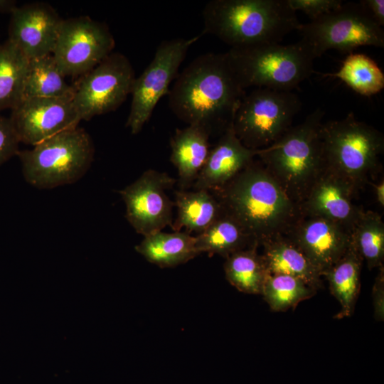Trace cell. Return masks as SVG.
Instances as JSON below:
<instances>
[{"instance_id":"obj_23","label":"cell","mask_w":384,"mask_h":384,"mask_svg":"<svg viewBox=\"0 0 384 384\" xmlns=\"http://www.w3.org/2000/svg\"><path fill=\"white\" fill-rule=\"evenodd\" d=\"M363 262L351 243L341 257L324 274L331 294L340 304L341 309L334 316L336 319L349 317L354 312L361 289Z\"/></svg>"},{"instance_id":"obj_6","label":"cell","mask_w":384,"mask_h":384,"mask_svg":"<svg viewBox=\"0 0 384 384\" xmlns=\"http://www.w3.org/2000/svg\"><path fill=\"white\" fill-rule=\"evenodd\" d=\"M230 65L242 89L292 91L314 73L315 57L299 40L292 44L260 43L230 48Z\"/></svg>"},{"instance_id":"obj_16","label":"cell","mask_w":384,"mask_h":384,"mask_svg":"<svg viewBox=\"0 0 384 384\" xmlns=\"http://www.w3.org/2000/svg\"><path fill=\"white\" fill-rule=\"evenodd\" d=\"M358 193L343 178L324 167L300 205L302 215L328 219L351 232L363 210L354 203Z\"/></svg>"},{"instance_id":"obj_2","label":"cell","mask_w":384,"mask_h":384,"mask_svg":"<svg viewBox=\"0 0 384 384\" xmlns=\"http://www.w3.org/2000/svg\"><path fill=\"white\" fill-rule=\"evenodd\" d=\"M225 213L233 217L259 245L286 235L303 217L260 160L255 159L220 188L210 191Z\"/></svg>"},{"instance_id":"obj_25","label":"cell","mask_w":384,"mask_h":384,"mask_svg":"<svg viewBox=\"0 0 384 384\" xmlns=\"http://www.w3.org/2000/svg\"><path fill=\"white\" fill-rule=\"evenodd\" d=\"M257 244L235 252L225 258V278L238 291L251 294H262L269 275Z\"/></svg>"},{"instance_id":"obj_7","label":"cell","mask_w":384,"mask_h":384,"mask_svg":"<svg viewBox=\"0 0 384 384\" xmlns=\"http://www.w3.org/2000/svg\"><path fill=\"white\" fill-rule=\"evenodd\" d=\"M95 154L90 134L82 128L62 132L19 151L22 173L26 182L40 189L71 184L89 170Z\"/></svg>"},{"instance_id":"obj_31","label":"cell","mask_w":384,"mask_h":384,"mask_svg":"<svg viewBox=\"0 0 384 384\" xmlns=\"http://www.w3.org/2000/svg\"><path fill=\"white\" fill-rule=\"evenodd\" d=\"M20 140L9 117L0 114V166L19 150Z\"/></svg>"},{"instance_id":"obj_4","label":"cell","mask_w":384,"mask_h":384,"mask_svg":"<svg viewBox=\"0 0 384 384\" xmlns=\"http://www.w3.org/2000/svg\"><path fill=\"white\" fill-rule=\"evenodd\" d=\"M324 114L316 108L304 122L257 151L267 171L299 206L324 167L321 138Z\"/></svg>"},{"instance_id":"obj_33","label":"cell","mask_w":384,"mask_h":384,"mask_svg":"<svg viewBox=\"0 0 384 384\" xmlns=\"http://www.w3.org/2000/svg\"><path fill=\"white\" fill-rule=\"evenodd\" d=\"M372 299L374 310V318L377 321L384 319V267L378 268L372 289Z\"/></svg>"},{"instance_id":"obj_3","label":"cell","mask_w":384,"mask_h":384,"mask_svg":"<svg viewBox=\"0 0 384 384\" xmlns=\"http://www.w3.org/2000/svg\"><path fill=\"white\" fill-rule=\"evenodd\" d=\"M203 34L231 48L280 43L300 23L287 0H212L203 8Z\"/></svg>"},{"instance_id":"obj_21","label":"cell","mask_w":384,"mask_h":384,"mask_svg":"<svg viewBox=\"0 0 384 384\" xmlns=\"http://www.w3.org/2000/svg\"><path fill=\"white\" fill-rule=\"evenodd\" d=\"M135 250L148 262L162 268L176 267L200 255L196 236L186 231L150 234L144 237Z\"/></svg>"},{"instance_id":"obj_9","label":"cell","mask_w":384,"mask_h":384,"mask_svg":"<svg viewBox=\"0 0 384 384\" xmlns=\"http://www.w3.org/2000/svg\"><path fill=\"white\" fill-rule=\"evenodd\" d=\"M297 31L315 58L329 50L351 53L360 46L384 48V32L358 2L343 3L338 9Z\"/></svg>"},{"instance_id":"obj_30","label":"cell","mask_w":384,"mask_h":384,"mask_svg":"<svg viewBox=\"0 0 384 384\" xmlns=\"http://www.w3.org/2000/svg\"><path fill=\"white\" fill-rule=\"evenodd\" d=\"M316 290L291 275L269 274L261 295L273 311L294 309L299 303L314 297Z\"/></svg>"},{"instance_id":"obj_18","label":"cell","mask_w":384,"mask_h":384,"mask_svg":"<svg viewBox=\"0 0 384 384\" xmlns=\"http://www.w3.org/2000/svg\"><path fill=\"white\" fill-rule=\"evenodd\" d=\"M258 150L245 146L230 125L210 149L208 159L192 186L195 190L218 189L248 166Z\"/></svg>"},{"instance_id":"obj_26","label":"cell","mask_w":384,"mask_h":384,"mask_svg":"<svg viewBox=\"0 0 384 384\" xmlns=\"http://www.w3.org/2000/svg\"><path fill=\"white\" fill-rule=\"evenodd\" d=\"M53 55L28 61L23 97H73L74 86L69 85Z\"/></svg>"},{"instance_id":"obj_5","label":"cell","mask_w":384,"mask_h":384,"mask_svg":"<svg viewBox=\"0 0 384 384\" xmlns=\"http://www.w3.org/2000/svg\"><path fill=\"white\" fill-rule=\"evenodd\" d=\"M321 138L324 167L337 174L358 192L382 170L383 134L350 112L339 120L323 122Z\"/></svg>"},{"instance_id":"obj_20","label":"cell","mask_w":384,"mask_h":384,"mask_svg":"<svg viewBox=\"0 0 384 384\" xmlns=\"http://www.w3.org/2000/svg\"><path fill=\"white\" fill-rule=\"evenodd\" d=\"M260 246L263 248L261 255L269 274L291 275L301 279L316 291L322 288L320 272L286 235L267 240Z\"/></svg>"},{"instance_id":"obj_15","label":"cell","mask_w":384,"mask_h":384,"mask_svg":"<svg viewBox=\"0 0 384 384\" xmlns=\"http://www.w3.org/2000/svg\"><path fill=\"white\" fill-rule=\"evenodd\" d=\"M63 18L45 3L16 6L11 13L9 38L28 59L51 55Z\"/></svg>"},{"instance_id":"obj_14","label":"cell","mask_w":384,"mask_h":384,"mask_svg":"<svg viewBox=\"0 0 384 384\" xmlns=\"http://www.w3.org/2000/svg\"><path fill=\"white\" fill-rule=\"evenodd\" d=\"M11 110L9 118L20 142L33 146L77 127L81 121L70 97L23 98Z\"/></svg>"},{"instance_id":"obj_12","label":"cell","mask_w":384,"mask_h":384,"mask_svg":"<svg viewBox=\"0 0 384 384\" xmlns=\"http://www.w3.org/2000/svg\"><path fill=\"white\" fill-rule=\"evenodd\" d=\"M114 46L105 23L83 16L63 19L52 55L65 77L81 76L110 55Z\"/></svg>"},{"instance_id":"obj_8","label":"cell","mask_w":384,"mask_h":384,"mask_svg":"<svg viewBox=\"0 0 384 384\" xmlns=\"http://www.w3.org/2000/svg\"><path fill=\"white\" fill-rule=\"evenodd\" d=\"M302 102L292 91L254 89L242 99L232 123L235 135L247 148L265 149L291 127Z\"/></svg>"},{"instance_id":"obj_24","label":"cell","mask_w":384,"mask_h":384,"mask_svg":"<svg viewBox=\"0 0 384 384\" xmlns=\"http://www.w3.org/2000/svg\"><path fill=\"white\" fill-rule=\"evenodd\" d=\"M196 240L200 254L219 255L225 258L253 245H259L233 217L225 211L206 230L196 235Z\"/></svg>"},{"instance_id":"obj_10","label":"cell","mask_w":384,"mask_h":384,"mask_svg":"<svg viewBox=\"0 0 384 384\" xmlns=\"http://www.w3.org/2000/svg\"><path fill=\"white\" fill-rule=\"evenodd\" d=\"M126 55L112 52L73 85V102L80 120L116 110L132 94L136 79Z\"/></svg>"},{"instance_id":"obj_34","label":"cell","mask_w":384,"mask_h":384,"mask_svg":"<svg viewBox=\"0 0 384 384\" xmlns=\"http://www.w3.org/2000/svg\"><path fill=\"white\" fill-rule=\"evenodd\" d=\"M360 2L378 26H384V0H361Z\"/></svg>"},{"instance_id":"obj_28","label":"cell","mask_w":384,"mask_h":384,"mask_svg":"<svg viewBox=\"0 0 384 384\" xmlns=\"http://www.w3.org/2000/svg\"><path fill=\"white\" fill-rule=\"evenodd\" d=\"M351 236L353 246L369 270L383 266L384 223L378 213L363 210Z\"/></svg>"},{"instance_id":"obj_32","label":"cell","mask_w":384,"mask_h":384,"mask_svg":"<svg viewBox=\"0 0 384 384\" xmlns=\"http://www.w3.org/2000/svg\"><path fill=\"white\" fill-rule=\"evenodd\" d=\"M295 12H304L311 21L315 20L338 9L343 2L341 0H287Z\"/></svg>"},{"instance_id":"obj_17","label":"cell","mask_w":384,"mask_h":384,"mask_svg":"<svg viewBox=\"0 0 384 384\" xmlns=\"http://www.w3.org/2000/svg\"><path fill=\"white\" fill-rule=\"evenodd\" d=\"M286 235L299 247L322 277L351 244L348 230L320 217L303 216Z\"/></svg>"},{"instance_id":"obj_11","label":"cell","mask_w":384,"mask_h":384,"mask_svg":"<svg viewBox=\"0 0 384 384\" xmlns=\"http://www.w3.org/2000/svg\"><path fill=\"white\" fill-rule=\"evenodd\" d=\"M202 33L190 38H178L162 41L150 63L136 78L126 127L137 134L149 120L160 99L167 95L169 85L176 78L189 48Z\"/></svg>"},{"instance_id":"obj_36","label":"cell","mask_w":384,"mask_h":384,"mask_svg":"<svg viewBox=\"0 0 384 384\" xmlns=\"http://www.w3.org/2000/svg\"><path fill=\"white\" fill-rule=\"evenodd\" d=\"M17 6L16 1L13 0H0V13H11Z\"/></svg>"},{"instance_id":"obj_22","label":"cell","mask_w":384,"mask_h":384,"mask_svg":"<svg viewBox=\"0 0 384 384\" xmlns=\"http://www.w3.org/2000/svg\"><path fill=\"white\" fill-rule=\"evenodd\" d=\"M174 205L177 216L171 226L173 230L181 231L185 228L190 234L203 233L224 212L214 194L205 189L176 191Z\"/></svg>"},{"instance_id":"obj_19","label":"cell","mask_w":384,"mask_h":384,"mask_svg":"<svg viewBox=\"0 0 384 384\" xmlns=\"http://www.w3.org/2000/svg\"><path fill=\"white\" fill-rule=\"evenodd\" d=\"M210 133L199 125L177 129L171 138L170 161L178 171V185L185 190L194 183L209 152Z\"/></svg>"},{"instance_id":"obj_27","label":"cell","mask_w":384,"mask_h":384,"mask_svg":"<svg viewBox=\"0 0 384 384\" xmlns=\"http://www.w3.org/2000/svg\"><path fill=\"white\" fill-rule=\"evenodd\" d=\"M28 61L10 40L0 44V114L22 100Z\"/></svg>"},{"instance_id":"obj_13","label":"cell","mask_w":384,"mask_h":384,"mask_svg":"<svg viewBox=\"0 0 384 384\" xmlns=\"http://www.w3.org/2000/svg\"><path fill=\"white\" fill-rule=\"evenodd\" d=\"M177 180L154 169L144 171L136 181L119 191L126 206V218L144 237L173 224V207L166 193Z\"/></svg>"},{"instance_id":"obj_35","label":"cell","mask_w":384,"mask_h":384,"mask_svg":"<svg viewBox=\"0 0 384 384\" xmlns=\"http://www.w3.org/2000/svg\"><path fill=\"white\" fill-rule=\"evenodd\" d=\"M369 185L373 188L375 200L380 208L384 206V179L382 178L378 182L375 180L371 181Z\"/></svg>"},{"instance_id":"obj_1","label":"cell","mask_w":384,"mask_h":384,"mask_svg":"<svg viewBox=\"0 0 384 384\" xmlns=\"http://www.w3.org/2000/svg\"><path fill=\"white\" fill-rule=\"evenodd\" d=\"M168 95L170 110L188 125H199L210 134H222L232 125L245 95L229 63L227 53H207L194 58L174 80Z\"/></svg>"},{"instance_id":"obj_29","label":"cell","mask_w":384,"mask_h":384,"mask_svg":"<svg viewBox=\"0 0 384 384\" xmlns=\"http://www.w3.org/2000/svg\"><path fill=\"white\" fill-rule=\"evenodd\" d=\"M340 79L356 93L370 97L384 88V74L378 64L363 53H350L340 70L324 74Z\"/></svg>"}]
</instances>
